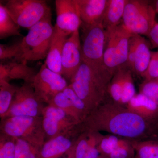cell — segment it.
<instances>
[{"instance_id": "obj_26", "label": "cell", "mask_w": 158, "mask_h": 158, "mask_svg": "<svg viewBox=\"0 0 158 158\" xmlns=\"http://www.w3.org/2000/svg\"><path fill=\"white\" fill-rule=\"evenodd\" d=\"M136 158H158V140L131 141Z\"/></svg>"}, {"instance_id": "obj_34", "label": "cell", "mask_w": 158, "mask_h": 158, "mask_svg": "<svg viewBox=\"0 0 158 158\" xmlns=\"http://www.w3.org/2000/svg\"><path fill=\"white\" fill-rule=\"evenodd\" d=\"M135 150L131 144V141L126 140L121 145L114 150L108 156V158H130L134 154Z\"/></svg>"}, {"instance_id": "obj_35", "label": "cell", "mask_w": 158, "mask_h": 158, "mask_svg": "<svg viewBox=\"0 0 158 158\" xmlns=\"http://www.w3.org/2000/svg\"><path fill=\"white\" fill-rule=\"evenodd\" d=\"M149 37L153 47L158 48V23H156L150 32Z\"/></svg>"}, {"instance_id": "obj_30", "label": "cell", "mask_w": 158, "mask_h": 158, "mask_svg": "<svg viewBox=\"0 0 158 158\" xmlns=\"http://www.w3.org/2000/svg\"><path fill=\"white\" fill-rule=\"evenodd\" d=\"M16 139L0 133V158H15Z\"/></svg>"}, {"instance_id": "obj_20", "label": "cell", "mask_w": 158, "mask_h": 158, "mask_svg": "<svg viewBox=\"0 0 158 158\" xmlns=\"http://www.w3.org/2000/svg\"><path fill=\"white\" fill-rule=\"evenodd\" d=\"M134 35L135 40V49L132 73L142 77L149 65L152 51L144 37L141 35Z\"/></svg>"}, {"instance_id": "obj_25", "label": "cell", "mask_w": 158, "mask_h": 158, "mask_svg": "<svg viewBox=\"0 0 158 158\" xmlns=\"http://www.w3.org/2000/svg\"><path fill=\"white\" fill-rule=\"evenodd\" d=\"M19 87L9 82L0 81V117L4 118L10 109L12 100Z\"/></svg>"}, {"instance_id": "obj_14", "label": "cell", "mask_w": 158, "mask_h": 158, "mask_svg": "<svg viewBox=\"0 0 158 158\" xmlns=\"http://www.w3.org/2000/svg\"><path fill=\"white\" fill-rule=\"evenodd\" d=\"M49 105L60 108L79 123H82L89 112L83 101L69 85L57 94Z\"/></svg>"}, {"instance_id": "obj_24", "label": "cell", "mask_w": 158, "mask_h": 158, "mask_svg": "<svg viewBox=\"0 0 158 158\" xmlns=\"http://www.w3.org/2000/svg\"><path fill=\"white\" fill-rule=\"evenodd\" d=\"M126 65L116 71L113 75L108 88L109 98L116 103L120 104L123 87L128 70Z\"/></svg>"}, {"instance_id": "obj_5", "label": "cell", "mask_w": 158, "mask_h": 158, "mask_svg": "<svg viewBox=\"0 0 158 158\" xmlns=\"http://www.w3.org/2000/svg\"><path fill=\"white\" fill-rule=\"evenodd\" d=\"M0 132L15 139L27 140L41 147L46 141L42 116H15L2 118Z\"/></svg>"}, {"instance_id": "obj_19", "label": "cell", "mask_w": 158, "mask_h": 158, "mask_svg": "<svg viewBox=\"0 0 158 158\" xmlns=\"http://www.w3.org/2000/svg\"><path fill=\"white\" fill-rule=\"evenodd\" d=\"M133 113L145 119L158 122V106L146 95L136 94L127 105Z\"/></svg>"}, {"instance_id": "obj_21", "label": "cell", "mask_w": 158, "mask_h": 158, "mask_svg": "<svg viewBox=\"0 0 158 158\" xmlns=\"http://www.w3.org/2000/svg\"><path fill=\"white\" fill-rule=\"evenodd\" d=\"M84 127L73 147L66 154L65 158H83L92 145L98 143L102 135Z\"/></svg>"}, {"instance_id": "obj_27", "label": "cell", "mask_w": 158, "mask_h": 158, "mask_svg": "<svg viewBox=\"0 0 158 158\" xmlns=\"http://www.w3.org/2000/svg\"><path fill=\"white\" fill-rule=\"evenodd\" d=\"M41 148L27 140L17 138L15 158H39Z\"/></svg>"}, {"instance_id": "obj_15", "label": "cell", "mask_w": 158, "mask_h": 158, "mask_svg": "<svg viewBox=\"0 0 158 158\" xmlns=\"http://www.w3.org/2000/svg\"><path fill=\"white\" fill-rule=\"evenodd\" d=\"M55 4L57 15L55 27L68 36L78 31L82 21L74 0H56Z\"/></svg>"}, {"instance_id": "obj_4", "label": "cell", "mask_w": 158, "mask_h": 158, "mask_svg": "<svg viewBox=\"0 0 158 158\" xmlns=\"http://www.w3.org/2000/svg\"><path fill=\"white\" fill-rule=\"evenodd\" d=\"M106 31V42L103 56L105 68L114 74L126 65L130 39L133 35L123 24Z\"/></svg>"}, {"instance_id": "obj_29", "label": "cell", "mask_w": 158, "mask_h": 158, "mask_svg": "<svg viewBox=\"0 0 158 158\" xmlns=\"http://www.w3.org/2000/svg\"><path fill=\"white\" fill-rule=\"evenodd\" d=\"M136 94L135 88L133 81L132 73L129 69L127 73L123 87L120 105L126 107L129 102Z\"/></svg>"}, {"instance_id": "obj_1", "label": "cell", "mask_w": 158, "mask_h": 158, "mask_svg": "<svg viewBox=\"0 0 158 158\" xmlns=\"http://www.w3.org/2000/svg\"><path fill=\"white\" fill-rule=\"evenodd\" d=\"M86 129L106 132L130 141L149 140L158 133V122L148 120L110 98L89 113Z\"/></svg>"}, {"instance_id": "obj_8", "label": "cell", "mask_w": 158, "mask_h": 158, "mask_svg": "<svg viewBox=\"0 0 158 158\" xmlns=\"http://www.w3.org/2000/svg\"><path fill=\"white\" fill-rule=\"evenodd\" d=\"M5 6L17 25L29 30L51 11L44 0H9Z\"/></svg>"}, {"instance_id": "obj_10", "label": "cell", "mask_w": 158, "mask_h": 158, "mask_svg": "<svg viewBox=\"0 0 158 158\" xmlns=\"http://www.w3.org/2000/svg\"><path fill=\"white\" fill-rule=\"evenodd\" d=\"M44 106V103L36 95L32 84L24 82L19 87L10 109L4 118L15 116L40 117Z\"/></svg>"}, {"instance_id": "obj_33", "label": "cell", "mask_w": 158, "mask_h": 158, "mask_svg": "<svg viewBox=\"0 0 158 158\" xmlns=\"http://www.w3.org/2000/svg\"><path fill=\"white\" fill-rule=\"evenodd\" d=\"M144 81H153L158 78V51L152 52L151 58L147 70L142 76Z\"/></svg>"}, {"instance_id": "obj_28", "label": "cell", "mask_w": 158, "mask_h": 158, "mask_svg": "<svg viewBox=\"0 0 158 158\" xmlns=\"http://www.w3.org/2000/svg\"><path fill=\"white\" fill-rule=\"evenodd\" d=\"M126 140L127 139L112 134L102 135L98 144V149L103 157H107Z\"/></svg>"}, {"instance_id": "obj_22", "label": "cell", "mask_w": 158, "mask_h": 158, "mask_svg": "<svg viewBox=\"0 0 158 158\" xmlns=\"http://www.w3.org/2000/svg\"><path fill=\"white\" fill-rule=\"evenodd\" d=\"M127 0H109L102 25L105 30L116 27L123 23Z\"/></svg>"}, {"instance_id": "obj_31", "label": "cell", "mask_w": 158, "mask_h": 158, "mask_svg": "<svg viewBox=\"0 0 158 158\" xmlns=\"http://www.w3.org/2000/svg\"><path fill=\"white\" fill-rule=\"evenodd\" d=\"M21 55L20 42L11 45L0 44V59L1 61L14 60L18 61Z\"/></svg>"}, {"instance_id": "obj_23", "label": "cell", "mask_w": 158, "mask_h": 158, "mask_svg": "<svg viewBox=\"0 0 158 158\" xmlns=\"http://www.w3.org/2000/svg\"><path fill=\"white\" fill-rule=\"evenodd\" d=\"M20 27L8 13L5 5L0 3V39L20 36Z\"/></svg>"}, {"instance_id": "obj_39", "label": "cell", "mask_w": 158, "mask_h": 158, "mask_svg": "<svg viewBox=\"0 0 158 158\" xmlns=\"http://www.w3.org/2000/svg\"></svg>"}, {"instance_id": "obj_6", "label": "cell", "mask_w": 158, "mask_h": 158, "mask_svg": "<svg viewBox=\"0 0 158 158\" xmlns=\"http://www.w3.org/2000/svg\"><path fill=\"white\" fill-rule=\"evenodd\" d=\"M155 10L147 1L127 0L123 24L133 34L148 36L156 23Z\"/></svg>"}, {"instance_id": "obj_18", "label": "cell", "mask_w": 158, "mask_h": 158, "mask_svg": "<svg viewBox=\"0 0 158 158\" xmlns=\"http://www.w3.org/2000/svg\"><path fill=\"white\" fill-rule=\"evenodd\" d=\"M55 27L53 37L44 63L50 70L62 75V51L69 36L55 26Z\"/></svg>"}, {"instance_id": "obj_16", "label": "cell", "mask_w": 158, "mask_h": 158, "mask_svg": "<svg viewBox=\"0 0 158 158\" xmlns=\"http://www.w3.org/2000/svg\"><path fill=\"white\" fill-rule=\"evenodd\" d=\"M82 23L94 25L102 23L109 0H74Z\"/></svg>"}, {"instance_id": "obj_7", "label": "cell", "mask_w": 158, "mask_h": 158, "mask_svg": "<svg viewBox=\"0 0 158 158\" xmlns=\"http://www.w3.org/2000/svg\"><path fill=\"white\" fill-rule=\"evenodd\" d=\"M82 61L95 68L104 67L106 31L102 23L87 25L82 23Z\"/></svg>"}, {"instance_id": "obj_12", "label": "cell", "mask_w": 158, "mask_h": 158, "mask_svg": "<svg viewBox=\"0 0 158 158\" xmlns=\"http://www.w3.org/2000/svg\"><path fill=\"white\" fill-rule=\"evenodd\" d=\"M82 123L72 129L45 141L40 153L39 158H60L73 147L84 130Z\"/></svg>"}, {"instance_id": "obj_13", "label": "cell", "mask_w": 158, "mask_h": 158, "mask_svg": "<svg viewBox=\"0 0 158 158\" xmlns=\"http://www.w3.org/2000/svg\"><path fill=\"white\" fill-rule=\"evenodd\" d=\"M82 62L81 43L78 30L68 37L63 48L62 56V76L70 82Z\"/></svg>"}, {"instance_id": "obj_3", "label": "cell", "mask_w": 158, "mask_h": 158, "mask_svg": "<svg viewBox=\"0 0 158 158\" xmlns=\"http://www.w3.org/2000/svg\"><path fill=\"white\" fill-rule=\"evenodd\" d=\"M55 30L51 11L29 29L20 41L21 55L18 62L27 63L28 61L46 59Z\"/></svg>"}, {"instance_id": "obj_11", "label": "cell", "mask_w": 158, "mask_h": 158, "mask_svg": "<svg viewBox=\"0 0 158 158\" xmlns=\"http://www.w3.org/2000/svg\"><path fill=\"white\" fill-rule=\"evenodd\" d=\"M42 122L46 141L66 132L81 124L62 109L50 105L44 108Z\"/></svg>"}, {"instance_id": "obj_17", "label": "cell", "mask_w": 158, "mask_h": 158, "mask_svg": "<svg viewBox=\"0 0 158 158\" xmlns=\"http://www.w3.org/2000/svg\"><path fill=\"white\" fill-rule=\"evenodd\" d=\"M37 73L35 69L28 66L27 63L14 60L0 65V81L9 82L11 80L19 79L32 84Z\"/></svg>"}, {"instance_id": "obj_32", "label": "cell", "mask_w": 158, "mask_h": 158, "mask_svg": "<svg viewBox=\"0 0 158 158\" xmlns=\"http://www.w3.org/2000/svg\"><path fill=\"white\" fill-rule=\"evenodd\" d=\"M139 93L146 95L158 106V83L144 81L139 86Z\"/></svg>"}, {"instance_id": "obj_36", "label": "cell", "mask_w": 158, "mask_h": 158, "mask_svg": "<svg viewBox=\"0 0 158 158\" xmlns=\"http://www.w3.org/2000/svg\"><path fill=\"white\" fill-rule=\"evenodd\" d=\"M98 143L92 145L83 158H102L103 156L98 149Z\"/></svg>"}, {"instance_id": "obj_37", "label": "cell", "mask_w": 158, "mask_h": 158, "mask_svg": "<svg viewBox=\"0 0 158 158\" xmlns=\"http://www.w3.org/2000/svg\"><path fill=\"white\" fill-rule=\"evenodd\" d=\"M156 2L154 9L155 10L156 13H157L158 14V0L156 1Z\"/></svg>"}, {"instance_id": "obj_38", "label": "cell", "mask_w": 158, "mask_h": 158, "mask_svg": "<svg viewBox=\"0 0 158 158\" xmlns=\"http://www.w3.org/2000/svg\"><path fill=\"white\" fill-rule=\"evenodd\" d=\"M153 81L157 82V83H158V78L155 79V80H153V81Z\"/></svg>"}, {"instance_id": "obj_9", "label": "cell", "mask_w": 158, "mask_h": 158, "mask_svg": "<svg viewBox=\"0 0 158 158\" xmlns=\"http://www.w3.org/2000/svg\"><path fill=\"white\" fill-rule=\"evenodd\" d=\"M32 85L37 97L48 105L69 84L62 75L50 70L44 63L34 78Z\"/></svg>"}, {"instance_id": "obj_2", "label": "cell", "mask_w": 158, "mask_h": 158, "mask_svg": "<svg viewBox=\"0 0 158 158\" xmlns=\"http://www.w3.org/2000/svg\"><path fill=\"white\" fill-rule=\"evenodd\" d=\"M113 75L105 66L95 68L82 62L69 86L90 113L109 98L108 88Z\"/></svg>"}]
</instances>
